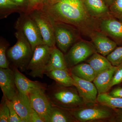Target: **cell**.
Instances as JSON below:
<instances>
[{"mask_svg": "<svg viewBox=\"0 0 122 122\" xmlns=\"http://www.w3.org/2000/svg\"><path fill=\"white\" fill-rule=\"evenodd\" d=\"M71 75L74 80V86L77 90L85 105L97 103V98L98 92L94 83L91 81L79 78L74 75Z\"/></svg>", "mask_w": 122, "mask_h": 122, "instance_id": "obj_12", "label": "cell"}, {"mask_svg": "<svg viewBox=\"0 0 122 122\" xmlns=\"http://www.w3.org/2000/svg\"><path fill=\"white\" fill-rule=\"evenodd\" d=\"M37 24L44 44L51 47L56 46L54 36L55 20L42 9H36L28 14Z\"/></svg>", "mask_w": 122, "mask_h": 122, "instance_id": "obj_7", "label": "cell"}, {"mask_svg": "<svg viewBox=\"0 0 122 122\" xmlns=\"http://www.w3.org/2000/svg\"><path fill=\"white\" fill-rule=\"evenodd\" d=\"M61 0H45L44 6H51L59 2Z\"/></svg>", "mask_w": 122, "mask_h": 122, "instance_id": "obj_37", "label": "cell"}, {"mask_svg": "<svg viewBox=\"0 0 122 122\" xmlns=\"http://www.w3.org/2000/svg\"><path fill=\"white\" fill-rule=\"evenodd\" d=\"M122 82V63L118 66V68L114 73L110 84V89L115 85H118Z\"/></svg>", "mask_w": 122, "mask_h": 122, "instance_id": "obj_31", "label": "cell"}, {"mask_svg": "<svg viewBox=\"0 0 122 122\" xmlns=\"http://www.w3.org/2000/svg\"><path fill=\"white\" fill-rule=\"evenodd\" d=\"M69 110L52 105L46 122H76Z\"/></svg>", "mask_w": 122, "mask_h": 122, "instance_id": "obj_19", "label": "cell"}, {"mask_svg": "<svg viewBox=\"0 0 122 122\" xmlns=\"http://www.w3.org/2000/svg\"><path fill=\"white\" fill-rule=\"evenodd\" d=\"M96 51L94 45L90 42L81 40L77 42L65 54L68 69L85 61Z\"/></svg>", "mask_w": 122, "mask_h": 122, "instance_id": "obj_9", "label": "cell"}, {"mask_svg": "<svg viewBox=\"0 0 122 122\" xmlns=\"http://www.w3.org/2000/svg\"><path fill=\"white\" fill-rule=\"evenodd\" d=\"M9 109L6 98L3 96L0 104V122H9Z\"/></svg>", "mask_w": 122, "mask_h": 122, "instance_id": "obj_29", "label": "cell"}, {"mask_svg": "<svg viewBox=\"0 0 122 122\" xmlns=\"http://www.w3.org/2000/svg\"><path fill=\"white\" fill-rule=\"evenodd\" d=\"M14 34L17 42L7 51V58L14 68H17L21 72H24L26 71L34 51L22 31L16 30Z\"/></svg>", "mask_w": 122, "mask_h": 122, "instance_id": "obj_3", "label": "cell"}, {"mask_svg": "<svg viewBox=\"0 0 122 122\" xmlns=\"http://www.w3.org/2000/svg\"><path fill=\"white\" fill-rule=\"evenodd\" d=\"M46 92L54 106L70 110L86 105L75 86H64L55 82L47 87Z\"/></svg>", "mask_w": 122, "mask_h": 122, "instance_id": "obj_2", "label": "cell"}, {"mask_svg": "<svg viewBox=\"0 0 122 122\" xmlns=\"http://www.w3.org/2000/svg\"><path fill=\"white\" fill-rule=\"evenodd\" d=\"M18 5L23 10L24 12L25 13L28 5L29 0H12Z\"/></svg>", "mask_w": 122, "mask_h": 122, "instance_id": "obj_35", "label": "cell"}, {"mask_svg": "<svg viewBox=\"0 0 122 122\" xmlns=\"http://www.w3.org/2000/svg\"><path fill=\"white\" fill-rule=\"evenodd\" d=\"M45 74L57 83L64 86H74L75 81L69 69L54 70L46 72Z\"/></svg>", "mask_w": 122, "mask_h": 122, "instance_id": "obj_21", "label": "cell"}, {"mask_svg": "<svg viewBox=\"0 0 122 122\" xmlns=\"http://www.w3.org/2000/svg\"><path fill=\"white\" fill-rule=\"evenodd\" d=\"M0 86L3 96L12 100L17 91L13 70L0 68Z\"/></svg>", "mask_w": 122, "mask_h": 122, "instance_id": "obj_13", "label": "cell"}, {"mask_svg": "<svg viewBox=\"0 0 122 122\" xmlns=\"http://www.w3.org/2000/svg\"><path fill=\"white\" fill-rule=\"evenodd\" d=\"M53 48L43 44L35 48L26 69L30 71L29 74L30 76L33 78L43 77L46 71Z\"/></svg>", "mask_w": 122, "mask_h": 122, "instance_id": "obj_6", "label": "cell"}, {"mask_svg": "<svg viewBox=\"0 0 122 122\" xmlns=\"http://www.w3.org/2000/svg\"><path fill=\"white\" fill-rule=\"evenodd\" d=\"M10 46L9 43L6 39L1 37L0 38V68H9V62L7 58V49Z\"/></svg>", "mask_w": 122, "mask_h": 122, "instance_id": "obj_26", "label": "cell"}, {"mask_svg": "<svg viewBox=\"0 0 122 122\" xmlns=\"http://www.w3.org/2000/svg\"><path fill=\"white\" fill-rule=\"evenodd\" d=\"M47 88L35 89L28 95L32 108L38 113L45 122H46L52 106L46 94Z\"/></svg>", "mask_w": 122, "mask_h": 122, "instance_id": "obj_10", "label": "cell"}, {"mask_svg": "<svg viewBox=\"0 0 122 122\" xmlns=\"http://www.w3.org/2000/svg\"><path fill=\"white\" fill-rule=\"evenodd\" d=\"M117 68L118 66H113L96 76L93 82L97 88L98 94L107 93L110 90L111 82Z\"/></svg>", "mask_w": 122, "mask_h": 122, "instance_id": "obj_18", "label": "cell"}, {"mask_svg": "<svg viewBox=\"0 0 122 122\" xmlns=\"http://www.w3.org/2000/svg\"><path fill=\"white\" fill-rule=\"evenodd\" d=\"M109 9L112 16L122 22V0H114Z\"/></svg>", "mask_w": 122, "mask_h": 122, "instance_id": "obj_27", "label": "cell"}, {"mask_svg": "<svg viewBox=\"0 0 122 122\" xmlns=\"http://www.w3.org/2000/svg\"><path fill=\"white\" fill-rule=\"evenodd\" d=\"M99 28L117 45H122V22L113 16H110L99 20Z\"/></svg>", "mask_w": 122, "mask_h": 122, "instance_id": "obj_11", "label": "cell"}, {"mask_svg": "<svg viewBox=\"0 0 122 122\" xmlns=\"http://www.w3.org/2000/svg\"><path fill=\"white\" fill-rule=\"evenodd\" d=\"M92 17L100 20L112 16L109 7L103 0H81Z\"/></svg>", "mask_w": 122, "mask_h": 122, "instance_id": "obj_16", "label": "cell"}, {"mask_svg": "<svg viewBox=\"0 0 122 122\" xmlns=\"http://www.w3.org/2000/svg\"><path fill=\"white\" fill-rule=\"evenodd\" d=\"M115 115L112 122H122V109H114Z\"/></svg>", "mask_w": 122, "mask_h": 122, "instance_id": "obj_36", "label": "cell"}, {"mask_svg": "<svg viewBox=\"0 0 122 122\" xmlns=\"http://www.w3.org/2000/svg\"><path fill=\"white\" fill-rule=\"evenodd\" d=\"M6 100L7 105L9 109V122H22L21 118L18 114L14 109L12 101L7 98H6Z\"/></svg>", "mask_w": 122, "mask_h": 122, "instance_id": "obj_30", "label": "cell"}, {"mask_svg": "<svg viewBox=\"0 0 122 122\" xmlns=\"http://www.w3.org/2000/svg\"><path fill=\"white\" fill-rule=\"evenodd\" d=\"M93 45L98 53L105 56L117 47V44L100 30H96L90 36Z\"/></svg>", "mask_w": 122, "mask_h": 122, "instance_id": "obj_14", "label": "cell"}, {"mask_svg": "<svg viewBox=\"0 0 122 122\" xmlns=\"http://www.w3.org/2000/svg\"><path fill=\"white\" fill-rule=\"evenodd\" d=\"M44 1L45 0H29L25 13L28 14L33 10L42 9L44 6Z\"/></svg>", "mask_w": 122, "mask_h": 122, "instance_id": "obj_32", "label": "cell"}, {"mask_svg": "<svg viewBox=\"0 0 122 122\" xmlns=\"http://www.w3.org/2000/svg\"><path fill=\"white\" fill-rule=\"evenodd\" d=\"M15 28L24 33L33 51L37 46L44 44L38 26L29 14L25 12L20 13V16L15 22Z\"/></svg>", "mask_w": 122, "mask_h": 122, "instance_id": "obj_8", "label": "cell"}, {"mask_svg": "<svg viewBox=\"0 0 122 122\" xmlns=\"http://www.w3.org/2000/svg\"><path fill=\"white\" fill-rule=\"evenodd\" d=\"M42 9L55 21L73 25L86 36L99 30V20L90 16L81 0H61L53 5L44 6Z\"/></svg>", "mask_w": 122, "mask_h": 122, "instance_id": "obj_1", "label": "cell"}, {"mask_svg": "<svg viewBox=\"0 0 122 122\" xmlns=\"http://www.w3.org/2000/svg\"><path fill=\"white\" fill-rule=\"evenodd\" d=\"M97 102L114 109H122V98L113 97L107 93L98 94Z\"/></svg>", "mask_w": 122, "mask_h": 122, "instance_id": "obj_25", "label": "cell"}, {"mask_svg": "<svg viewBox=\"0 0 122 122\" xmlns=\"http://www.w3.org/2000/svg\"><path fill=\"white\" fill-rule=\"evenodd\" d=\"M87 62L93 69L96 76L113 66L107 58L97 52L91 55L87 61Z\"/></svg>", "mask_w": 122, "mask_h": 122, "instance_id": "obj_23", "label": "cell"}, {"mask_svg": "<svg viewBox=\"0 0 122 122\" xmlns=\"http://www.w3.org/2000/svg\"><path fill=\"white\" fill-rule=\"evenodd\" d=\"M15 82L17 90L20 92L28 95L33 90L39 88H47L45 83L38 81H31L27 78L17 68H14Z\"/></svg>", "mask_w": 122, "mask_h": 122, "instance_id": "obj_17", "label": "cell"}, {"mask_svg": "<svg viewBox=\"0 0 122 122\" xmlns=\"http://www.w3.org/2000/svg\"><path fill=\"white\" fill-rule=\"evenodd\" d=\"M114 0H103L105 3L107 4V6L109 7L112 4V2L114 1Z\"/></svg>", "mask_w": 122, "mask_h": 122, "instance_id": "obj_38", "label": "cell"}, {"mask_svg": "<svg viewBox=\"0 0 122 122\" xmlns=\"http://www.w3.org/2000/svg\"><path fill=\"white\" fill-rule=\"evenodd\" d=\"M107 94L110 96L113 97L122 98V87H115Z\"/></svg>", "mask_w": 122, "mask_h": 122, "instance_id": "obj_33", "label": "cell"}, {"mask_svg": "<svg viewBox=\"0 0 122 122\" xmlns=\"http://www.w3.org/2000/svg\"><path fill=\"white\" fill-rule=\"evenodd\" d=\"M54 29L56 45L65 54L75 44L81 40L79 30L70 24L55 21Z\"/></svg>", "mask_w": 122, "mask_h": 122, "instance_id": "obj_5", "label": "cell"}, {"mask_svg": "<svg viewBox=\"0 0 122 122\" xmlns=\"http://www.w3.org/2000/svg\"><path fill=\"white\" fill-rule=\"evenodd\" d=\"M69 110L77 122L106 120L112 122L115 115L114 110L98 103L86 105Z\"/></svg>", "mask_w": 122, "mask_h": 122, "instance_id": "obj_4", "label": "cell"}, {"mask_svg": "<svg viewBox=\"0 0 122 122\" xmlns=\"http://www.w3.org/2000/svg\"><path fill=\"white\" fill-rule=\"evenodd\" d=\"M69 70L71 74L90 81H93L96 77L93 69L88 63H79L69 68Z\"/></svg>", "mask_w": 122, "mask_h": 122, "instance_id": "obj_22", "label": "cell"}, {"mask_svg": "<svg viewBox=\"0 0 122 122\" xmlns=\"http://www.w3.org/2000/svg\"></svg>", "mask_w": 122, "mask_h": 122, "instance_id": "obj_39", "label": "cell"}, {"mask_svg": "<svg viewBox=\"0 0 122 122\" xmlns=\"http://www.w3.org/2000/svg\"><path fill=\"white\" fill-rule=\"evenodd\" d=\"M11 101L22 122H30V116L33 109L28 95L22 93L18 90Z\"/></svg>", "mask_w": 122, "mask_h": 122, "instance_id": "obj_15", "label": "cell"}, {"mask_svg": "<svg viewBox=\"0 0 122 122\" xmlns=\"http://www.w3.org/2000/svg\"><path fill=\"white\" fill-rule=\"evenodd\" d=\"M30 122H45L41 116L33 109L30 116Z\"/></svg>", "mask_w": 122, "mask_h": 122, "instance_id": "obj_34", "label": "cell"}, {"mask_svg": "<svg viewBox=\"0 0 122 122\" xmlns=\"http://www.w3.org/2000/svg\"><path fill=\"white\" fill-rule=\"evenodd\" d=\"M68 70L65 55L56 46L53 48L46 72L56 70Z\"/></svg>", "mask_w": 122, "mask_h": 122, "instance_id": "obj_20", "label": "cell"}, {"mask_svg": "<svg viewBox=\"0 0 122 122\" xmlns=\"http://www.w3.org/2000/svg\"><path fill=\"white\" fill-rule=\"evenodd\" d=\"M107 58L115 66L122 63V46L117 47L107 56Z\"/></svg>", "mask_w": 122, "mask_h": 122, "instance_id": "obj_28", "label": "cell"}, {"mask_svg": "<svg viewBox=\"0 0 122 122\" xmlns=\"http://www.w3.org/2000/svg\"><path fill=\"white\" fill-rule=\"evenodd\" d=\"M24 12L20 7L12 0H0V18H7L14 13Z\"/></svg>", "mask_w": 122, "mask_h": 122, "instance_id": "obj_24", "label": "cell"}]
</instances>
